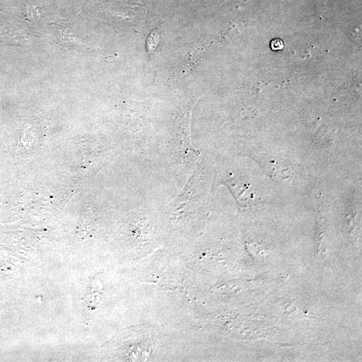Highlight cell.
Segmentation results:
<instances>
[{
  "label": "cell",
  "instance_id": "cell-1",
  "mask_svg": "<svg viewBox=\"0 0 362 362\" xmlns=\"http://www.w3.org/2000/svg\"><path fill=\"white\" fill-rule=\"evenodd\" d=\"M270 45H271L272 49L275 51H280L284 48V43L281 40H278V39L272 41Z\"/></svg>",
  "mask_w": 362,
  "mask_h": 362
}]
</instances>
